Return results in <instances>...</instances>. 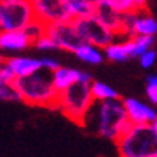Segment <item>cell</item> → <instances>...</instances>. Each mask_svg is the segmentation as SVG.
Wrapping results in <instances>:
<instances>
[{
  "label": "cell",
  "instance_id": "obj_10",
  "mask_svg": "<svg viewBox=\"0 0 157 157\" xmlns=\"http://www.w3.org/2000/svg\"><path fill=\"white\" fill-rule=\"evenodd\" d=\"M124 107L127 109L128 120L134 124H146L151 123L153 120L157 117V113L151 107L143 104L141 101L134 100V98H125L123 100Z\"/></svg>",
  "mask_w": 157,
  "mask_h": 157
},
{
  "label": "cell",
  "instance_id": "obj_27",
  "mask_svg": "<svg viewBox=\"0 0 157 157\" xmlns=\"http://www.w3.org/2000/svg\"><path fill=\"white\" fill-rule=\"evenodd\" d=\"M146 81H147V84H154V85H157V75H148Z\"/></svg>",
  "mask_w": 157,
  "mask_h": 157
},
{
  "label": "cell",
  "instance_id": "obj_1",
  "mask_svg": "<svg viewBox=\"0 0 157 157\" xmlns=\"http://www.w3.org/2000/svg\"><path fill=\"white\" fill-rule=\"evenodd\" d=\"M128 123V114L123 100H94L84 117L82 127H90L98 136L115 141L123 134Z\"/></svg>",
  "mask_w": 157,
  "mask_h": 157
},
{
  "label": "cell",
  "instance_id": "obj_5",
  "mask_svg": "<svg viewBox=\"0 0 157 157\" xmlns=\"http://www.w3.org/2000/svg\"><path fill=\"white\" fill-rule=\"evenodd\" d=\"M33 20V9L29 0L0 2V28L2 30H23Z\"/></svg>",
  "mask_w": 157,
  "mask_h": 157
},
{
  "label": "cell",
  "instance_id": "obj_23",
  "mask_svg": "<svg viewBox=\"0 0 157 157\" xmlns=\"http://www.w3.org/2000/svg\"><path fill=\"white\" fill-rule=\"evenodd\" d=\"M138 59H140L141 67L146 68V69H148V68H151L153 65H154V62H156V59H157V53H156V51L148 49V51H146L143 55H140Z\"/></svg>",
  "mask_w": 157,
  "mask_h": 157
},
{
  "label": "cell",
  "instance_id": "obj_19",
  "mask_svg": "<svg viewBox=\"0 0 157 157\" xmlns=\"http://www.w3.org/2000/svg\"><path fill=\"white\" fill-rule=\"evenodd\" d=\"M0 100L2 101H20V95L12 82H0Z\"/></svg>",
  "mask_w": 157,
  "mask_h": 157
},
{
  "label": "cell",
  "instance_id": "obj_3",
  "mask_svg": "<svg viewBox=\"0 0 157 157\" xmlns=\"http://www.w3.org/2000/svg\"><path fill=\"white\" fill-rule=\"evenodd\" d=\"M114 143L118 157H157V130L151 123L134 124L130 121Z\"/></svg>",
  "mask_w": 157,
  "mask_h": 157
},
{
  "label": "cell",
  "instance_id": "obj_14",
  "mask_svg": "<svg viewBox=\"0 0 157 157\" xmlns=\"http://www.w3.org/2000/svg\"><path fill=\"white\" fill-rule=\"evenodd\" d=\"M81 78V71L74 69V68H62L59 67L56 71L52 72V79L53 85L58 90V92L67 90L68 86H71L72 84L79 81Z\"/></svg>",
  "mask_w": 157,
  "mask_h": 157
},
{
  "label": "cell",
  "instance_id": "obj_7",
  "mask_svg": "<svg viewBox=\"0 0 157 157\" xmlns=\"http://www.w3.org/2000/svg\"><path fill=\"white\" fill-rule=\"evenodd\" d=\"M33 9L35 19L43 25L74 20L68 0H29Z\"/></svg>",
  "mask_w": 157,
  "mask_h": 157
},
{
  "label": "cell",
  "instance_id": "obj_29",
  "mask_svg": "<svg viewBox=\"0 0 157 157\" xmlns=\"http://www.w3.org/2000/svg\"><path fill=\"white\" fill-rule=\"evenodd\" d=\"M5 59H6L5 56H2V55H0V65H2V63H3V62H5Z\"/></svg>",
  "mask_w": 157,
  "mask_h": 157
},
{
  "label": "cell",
  "instance_id": "obj_11",
  "mask_svg": "<svg viewBox=\"0 0 157 157\" xmlns=\"http://www.w3.org/2000/svg\"><path fill=\"white\" fill-rule=\"evenodd\" d=\"M33 42L25 30H0V49L5 51H23Z\"/></svg>",
  "mask_w": 157,
  "mask_h": 157
},
{
  "label": "cell",
  "instance_id": "obj_15",
  "mask_svg": "<svg viewBox=\"0 0 157 157\" xmlns=\"http://www.w3.org/2000/svg\"><path fill=\"white\" fill-rule=\"evenodd\" d=\"M76 58H79L82 62H85V63H90V65H100L104 56H102V53H101L100 48H97L94 45H91V43H82L81 46L78 49H75Z\"/></svg>",
  "mask_w": 157,
  "mask_h": 157
},
{
  "label": "cell",
  "instance_id": "obj_20",
  "mask_svg": "<svg viewBox=\"0 0 157 157\" xmlns=\"http://www.w3.org/2000/svg\"><path fill=\"white\" fill-rule=\"evenodd\" d=\"M23 30L26 32V35H28L29 38H30V40H32V42H35L38 38H40L42 35H45L46 25H43L42 22H39V20L35 19L33 22H30V23H29L28 26L23 29Z\"/></svg>",
  "mask_w": 157,
  "mask_h": 157
},
{
  "label": "cell",
  "instance_id": "obj_24",
  "mask_svg": "<svg viewBox=\"0 0 157 157\" xmlns=\"http://www.w3.org/2000/svg\"><path fill=\"white\" fill-rule=\"evenodd\" d=\"M0 75H2V81L3 82H13L16 75H14V72L10 69V67L3 62L2 65H0Z\"/></svg>",
  "mask_w": 157,
  "mask_h": 157
},
{
  "label": "cell",
  "instance_id": "obj_16",
  "mask_svg": "<svg viewBox=\"0 0 157 157\" xmlns=\"http://www.w3.org/2000/svg\"><path fill=\"white\" fill-rule=\"evenodd\" d=\"M68 6L72 13V17H85L95 12V3L91 0H68Z\"/></svg>",
  "mask_w": 157,
  "mask_h": 157
},
{
  "label": "cell",
  "instance_id": "obj_22",
  "mask_svg": "<svg viewBox=\"0 0 157 157\" xmlns=\"http://www.w3.org/2000/svg\"><path fill=\"white\" fill-rule=\"evenodd\" d=\"M33 45L36 46L38 49H45V51H49V49H58L56 43L53 40L49 35H42L40 38H38L36 40L33 42Z\"/></svg>",
  "mask_w": 157,
  "mask_h": 157
},
{
  "label": "cell",
  "instance_id": "obj_21",
  "mask_svg": "<svg viewBox=\"0 0 157 157\" xmlns=\"http://www.w3.org/2000/svg\"><path fill=\"white\" fill-rule=\"evenodd\" d=\"M107 2H108L117 12H120V13H123V14L138 10L137 6L134 5L133 0H107Z\"/></svg>",
  "mask_w": 157,
  "mask_h": 157
},
{
  "label": "cell",
  "instance_id": "obj_8",
  "mask_svg": "<svg viewBox=\"0 0 157 157\" xmlns=\"http://www.w3.org/2000/svg\"><path fill=\"white\" fill-rule=\"evenodd\" d=\"M45 33L49 35L55 40L58 49H63V51H68V52L72 53L75 52V49L79 48L82 43H85L84 39L79 36L72 20L46 25Z\"/></svg>",
  "mask_w": 157,
  "mask_h": 157
},
{
  "label": "cell",
  "instance_id": "obj_31",
  "mask_svg": "<svg viewBox=\"0 0 157 157\" xmlns=\"http://www.w3.org/2000/svg\"><path fill=\"white\" fill-rule=\"evenodd\" d=\"M0 82H2V75H0Z\"/></svg>",
  "mask_w": 157,
  "mask_h": 157
},
{
  "label": "cell",
  "instance_id": "obj_12",
  "mask_svg": "<svg viewBox=\"0 0 157 157\" xmlns=\"http://www.w3.org/2000/svg\"><path fill=\"white\" fill-rule=\"evenodd\" d=\"M5 62L10 67L16 76H28L42 68V61L28 56H13L6 58Z\"/></svg>",
  "mask_w": 157,
  "mask_h": 157
},
{
  "label": "cell",
  "instance_id": "obj_9",
  "mask_svg": "<svg viewBox=\"0 0 157 157\" xmlns=\"http://www.w3.org/2000/svg\"><path fill=\"white\" fill-rule=\"evenodd\" d=\"M94 14L105 26H108L114 32L115 36H118V35L125 36V33H124V14L117 12L107 0H101V2L95 3Z\"/></svg>",
  "mask_w": 157,
  "mask_h": 157
},
{
  "label": "cell",
  "instance_id": "obj_6",
  "mask_svg": "<svg viewBox=\"0 0 157 157\" xmlns=\"http://www.w3.org/2000/svg\"><path fill=\"white\" fill-rule=\"evenodd\" d=\"M72 22L84 42L91 43L97 48H105L115 40V33L108 26H105L95 14L76 17Z\"/></svg>",
  "mask_w": 157,
  "mask_h": 157
},
{
  "label": "cell",
  "instance_id": "obj_28",
  "mask_svg": "<svg viewBox=\"0 0 157 157\" xmlns=\"http://www.w3.org/2000/svg\"><path fill=\"white\" fill-rule=\"evenodd\" d=\"M151 125H153V127H154V128L157 130V117H156V118H154V120H153V121H151Z\"/></svg>",
  "mask_w": 157,
  "mask_h": 157
},
{
  "label": "cell",
  "instance_id": "obj_13",
  "mask_svg": "<svg viewBox=\"0 0 157 157\" xmlns=\"http://www.w3.org/2000/svg\"><path fill=\"white\" fill-rule=\"evenodd\" d=\"M134 43L133 38L124 39L123 42H113L104 48L105 58L113 62H124L133 58Z\"/></svg>",
  "mask_w": 157,
  "mask_h": 157
},
{
  "label": "cell",
  "instance_id": "obj_25",
  "mask_svg": "<svg viewBox=\"0 0 157 157\" xmlns=\"http://www.w3.org/2000/svg\"><path fill=\"white\" fill-rule=\"evenodd\" d=\"M59 67H61L59 62H56L55 59H52V58H43L42 59V68H45V69H48V71H51V72L56 71Z\"/></svg>",
  "mask_w": 157,
  "mask_h": 157
},
{
  "label": "cell",
  "instance_id": "obj_4",
  "mask_svg": "<svg viewBox=\"0 0 157 157\" xmlns=\"http://www.w3.org/2000/svg\"><path fill=\"white\" fill-rule=\"evenodd\" d=\"M94 102L91 82L78 81L68 86L58 95V109L67 118L82 125L86 111Z\"/></svg>",
  "mask_w": 157,
  "mask_h": 157
},
{
  "label": "cell",
  "instance_id": "obj_26",
  "mask_svg": "<svg viewBox=\"0 0 157 157\" xmlns=\"http://www.w3.org/2000/svg\"><path fill=\"white\" fill-rule=\"evenodd\" d=\"M146 92H147V98L150 100V102L157 105V85H154V84H147Z\"/></svg>",
  "mask_w": 157,
  "mask_h": 157
},
{
  "label": "cell",
  "instance_id": "obj_30",
  "mask_svg": "<svg viewBox=\"0 0 157 157\" xmlns=\"http://www.w3.org/2000/svg\"><path fill=\"white\" fill-rule=\"evenodd\" d=\"M92 3H98V2H101V0H91Z\"/></svg>",
  "mask_w": 157,
  "mask_h": 157
},
{
  "label": "cell",
  "instance_id": "obj_17",
  "mask_svg": "<svg viewBox=\"0 0 157 157\" xmlns=\"http://www.w3.org/2000/svg\"><path fill=\"white\" fill-rule=\"evenodd\" d=\"M91 91H92V97L94 100L102 101V100H114V98H120L118 92L113 90L111 86L102 82H91Z\"/></svg>",
  "mask_w": 157,
  "mask_h": 157
},
{
  "label": "cell",
  "instance_id": "obj_18",
  "mask_svg": "<svg viewBox=\"0 0 157 157\" xmlns=\"http://www.w3.org/2000/svg\"><path fill=\"white\" fill-rule=\"evenodd\" d=\"M154 40H156L154 36H147V35L133 36V43H134L133 58H138L140 55H143L146 51L151 49V46L154 45Z\"/></svg>",
  "mask_w": 157,
  "mask_h": 157
},
{
  "label": "cell",
  "instance_id": "obj_2",
  "mask_svg": "<svg viewBox=\"0 0 157 157\" xmlns=\"http://www.w3.org/2000/svg\"><path fill=\"white\" fill-rule=\"evenodd\" d=\"M20 95V101L28 105L58 109L59 92L53 85L52 72L40 68L28 76H16L12 82Z\"/></svg>",
  "mask_w": 157,
  "mask_h": 157
},
{
  "label": "cell",
  "instance_id": "obj_32",
  "mask_svg": "<svg viewBox=\"0 0 157 157\" xmlns=\"http://www.w3.org/2000/svg\"><path fill=\"white\" fill-rule=\"evenodd\" d=\"M0 2H6V0H0Z\"/></svg>",
  "mask_w": 157,
  "mask_h": 157
}]
</instances>
